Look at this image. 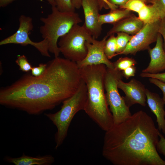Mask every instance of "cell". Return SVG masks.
Instances as JSON below:
<instances>
[{
  "label": "cell",
  "mask_w": 165,
  "mask_h": 165,
  "mask_svg": "<svg viewBox=\"0 0 165 165\" xmlns=\"http://www.w3.org/2000/svg\"><path fill=\"white\" fill-rule=\"evenodd\" d=\"M95 38L83 25L74 26L66 34L59 39L58 46L65 58L76 63L86 57V43H92Z\"/></svg>",
  "instance_id": "8992f818"
},
{
  "label": "cell",
  "mask_w": 165,
  "mask_h": 165,
  "mask_svg": "<svg viewBox=\"0 0 165 165\" xmlns=\"http://www.w3.org/2000/svg\"><path fill=\"white\" fill-rule=\"evenodd\" d=\"M4 160L15 165H51L55 161L54 157L50 155L34 157L26 155L24 153L18 157L6 156Z\"/></svg>",
  "instance_id": "2e32d148"
},
{
  "label": "cell",
  "mask_w": 165,
  "mask_h": 165,
  "mask_svg": "<svg viewBox=\"0 0 165 165\" xmlns=\"http://www.w3.org/2000/svg\"><path fill=\"white\" fill-rule=\"evenodd\" d=\"M15 62L19 66L20 70L23 72H28L31 71L32 68L24 55H18Z\"/></svg>",
  "instance_id": "cb8c5ba5"
},
{
  "label": "cell",
  "mask_w": 165,
  "mask_h": 165,
  "mask_svg": "<svg viewBox=\"0 0 165 165\" xmlns=\"http://www.w3.org/2000/svg\"><path fill=\"white\" fill-rule=\"evenodd\" d=\"M140 75L142 78H153L158 79L165 82V72L155 74L143 73L141 72Z\"/></svg>",
  "instance_id": "d4e9b609"
},
{
  "label": "cell",
  "mask_w": 165,
  "mask_h": 165,
  "mask_svg": "<svg viewBox=\"0 0 165 165\" xmlns=\"http://www.w3.org/2000/svg\"><path fill=\"white\" fill-rule=\"evenodd\" d=\"M146 101L152 112L156 118L158 129L165 133V101L157 94L150 91L146 89Z\"/></svg>",
  "instance_id": "5bb4252c"
},
{
  "label": "cell",
  "mask_w": 165,
  "mask_h": 165,
  "mask_svg": "<svg viewBox=\"0 0 165 165\" xmlns=\"http://www.w3.org/2000/svg\"><path fill=\"white\" fill-rule=\"evenodd\" d=\"M56 6L60 11L63 12H75L72 0H54Z\"/></svg>",
  "instance_id": "7402d4cb"
},
{
  "label": "cell",
  "mask_w": 165,
  "mask_h": 165,
  "mask_svg": "<svg viewBox=\"0 0 165 165\" xmlns=\"http://www.w3.org/2000/svg\"><path fill=\"white\" fill-rule=\"evenodd\" d=\"M51 13L46 17L40 18L43 23L39 28V31L43 39L48 42L49 52L55 57H59L60 53L58 41L66 34L75 25L82 22L79 14L75 12H63L56 6H51Z\"/></svg>",
  "instance_id": "277c9868"
},
{
  "label": "cell",
  "mask_w": 165,
  "mask_h": 165,
  "mask_svg": "<svg viewBox=\"0 0 165 165\" xmlns=\"http://www.w3.org/2000/svg\"><path fill=\"white\" fill-rule=\"evenodd\" d=\"M159 32L162 35L163 39V46L165 51V17L161 21Z\"/></svg>",
  "instance_id": "1f68e13d"
},
{
  "label": "cell",
  "mask_w": 165,
  "mask_h": 165,
  "mask_svg": "<svg viewBox=\"0 0 165 165\" xmlns=\"http://www.w3.org/2000/svg\"><path fill=\"white\" fill-rule=\"evenodd\" d=\"M146 4L142 0H129L121 9L138 13Z\"/></svg>",
  "instance_id": "603a6c76"
},
{
  "label": "cell",
  "mask_w": 165,
  "mask_h": 165,
  "mask_svg": "<svg viewBox=\"0 0 165 165\" xmlns=\"http://www.w3.org/2000/svg\"><path fill=\"white\" fill-rule=\"evenodd\" d=\"M87 95L86 86L82 80L77 92L62 102L63 105L59 111L55 113L44 114L57 128L54 136L55 149H57L60 147L66 138L74 116L79 111L84 110Z\"/></svg>",
  "instance_id": "5b68a950"
},
{
  "label": "cell",
  "mask_w": 165,
  "mask_h": 165,
  "mask_svg": "<svg viewBox=\"0 0 165 165\" xmlns=\"http://www.w3.org/2000/svg\"><path fill=\"white\" fill-rule=\"evenodd\" d=\"M131 14V11L127 9L117 8L111 10L108 13L100 14L99 20L102 25L105 24H113Z\"/></svg>",
  "instance_id": "ac0fdd59"
},
{
  "label": "cell",
  "mask_w": 165,
  "mask_h": 165,
  "mask_svg": "<svg viewBox=\"0 0 165 165\" xmlns=\"http://www.w3.org/2000/svg\"><path fill=\"white\" fill-rule=\"evenodd\" d=\"M136 71L135 66H131L122 71L123 75L126 79L135 76Z\"/></svg>",
  "instance_id": "f1b7e54d"
},
{
  "label": "cell",
  "mask_w": 165,
  "mask_h": 165,
  "mask_svg": "<svg viewBox=\"0 0 165 165\" xmlns=\"http://www.w3.org/2000/svg\"><path fill=\"white\" fill-rule=\"evenodd\" d=\"M47 64H40L38 67H32L31 75L35 76H38L42 74L46 70Z\"/></svg>",
  "instance_id": "484cf974"
},
{
  "label": "cell",
  "mask_w": 165,
  "mask_h": 165,
  "mask_svg": "<svg viewBox=\"0 0 165 165\" xmlns=\"http://www.w3.org/2000/svg\"><path fill=\"white\" fill-rule=\"evenodd\" d=\"M129 0H108L112 4L122 8Z\"/></svg>",
  "instance_id": "d6a6232c"
},
{
  "label": "cell",
  "mask_w": 165,
  "mask_h": 165,
  "mask_svg": "<svg viewBox=\"0 0 165 165\" xmlns=\"http://www.w3.org/2000/svg\"><path fill=\"white\" fill-rule=\"evenodd\" d=\"M147 4L148 3L152 4V0H142Z\"/></svg>",
  "instance_id": "8d00e7d4"
},
{
  "label": "cell",
  "mask_w": 165,
  "mask_h": 165,
  "mask_svg": "<svg viewBox=\"0 0 165 165\" xmlns=\"http://www.w3.org/2000/svg\"><path fill=\"white\" fill-rule=\"evenodd\" d=\"M113 63L114 68L122 71L130 66H135L137 62L132 58L125 57L119 58Z\"/></svg>",
  "instance_id": "44dd1931"
},
{
  "label": "cell",
  "mask_w": 165,
  "mask_h": 165,
  "mask_svg": "<svg viewBox=\"0 0 165 165\" xmlns=\"http://www.w3.org/2000/svg\"><path fill=\"white\" fill-rule=\"evenodd\" d=\"M19 27L13 35L2 40L0 45L9 44H20L26 46L30 45L34 47L43 56L50 57L48 50V42L45 39L39 42H34L29 37L33 28L32 19L30 16L21 15L19 19Z\"/></svg>",
  "instance_id": "ba28073f"
},
{
  "label": "cell",
  "mask_w": 165,
  "mask_h": 165,
  "mask_svg": "<svg viewBox=\"0 0 165 165\" xmlns=\"http://www.w3.org/2000/svg\"><path fill=\"white\" fill-rule=\"evenodd\" d=\"M149 80L151 83L156 86L161 90L163 94L162 98L165 101V82L153 78H149Z\"/></svg>",
  "instance_id": "4316f807"
},
{
  "label": "cell",
  "mask_w": 165,
  "mask_h": 165,
  "mask_svg": "<svg viewBox=\"0 0 165 165\" xmlns=\"http://www.w3.org/2000/svg\"><path fill=\"white\" fill-rule=\"evenodd\" d=\"M41 75L27 74L0 90V104L38 115L73 95L82 81L76 63L59 57L47 63Z\"/></svg>",
  "instance_id": "6da1fadb"
},
{
  "label": "cell",
  "mask_w": 165,
  "mask_h": 165,
  "mask_svg": "<svg viewBox=\"0 0 165 165\" xmlns=\"http://www.w3.org/2000/svg\"><path fill=\"white\" fill-rule=\"evenodd\" d=\"M164 134V137L165 138V133Z\"/></svg>",
  "instance_id": "74e56055"
},
{
  "label": "cell",
  "mask_w": 165,
  "mask_h": 165,
  "mask_svg": "<svg viewBox=\"0 0 165 165\" xmlns=\"http://www.w3.org/2000/svg\"><path fill=\"white\" fill-rule=\"evenodd\" d=\"M156 42L155 47L148 50L150 61L148 67L142 70V72L155 74L165 70V51L163 38L159 33Z\"/></svg>",
  "instance_id": "4fadbf2b"
},
{
  "label": "cell",
  "mask_w": 165,
  "mask_h": 165,
  "mask_svg": "<svg viewBox=\"0 0 165 165\" xmlns=\"http://www.w3.org/2000/svg\"><path fill=\"white\" fill-rule=\"evenodd\" d=\"M107 38L106 35L101 40L94 39L92 43H86L87 54L83 60L76 63L79 68L87 65L101 64L105 65L107 68H114L113 62L108 58L104 52Z\"/></svg>",
  "instance_id": "30bf717a"
},
{
  "label": "cell",
  "mask_w": 165,
  "mask_h": 165,
  "mask_svg": "<svg viewBox=\"0 0 165 165\" xmlns=\"http://www.w3.org/2000/svg\"><path fill=\"white\" fill-rule=\"evenodd\" d=\"M72 5L75 9H79L81 7L82 0H72Z\"/></svg>",
  "instance_id": "e575fe53"
},
{
  "label": "cell",
  "mask_w": 165,
  "mask_h": 165,
  "mask_svg": "<svg viewBox=\"0 0 165 165\" xmlns=\"http://www.w3.org/2000/svg\"><path fill=\"white\" fill-rule=\"evenodd\" d=\"M117 33L116 37L117 46L116 53L115 57L119 53L122 52L126 47L133 35L123 32Z\"/></svg>",
  "instance_id": "ffe728a7"
},
{
  "label": "cell",
  "mask_w": 165,
  "mask_h": 165,
  "mask_svg": "<svg viewBox=\"0 0 165 165\" xmlns=\"http://www.w3.org/2000/svg\"><path fill=\"white\" fill-rule=\"evenodd\" d=\"M161 20L144 24L140 31L133 35L126 48L117 55H135L138 52L148 50L150 48V45L156 41Z\"/></svg>",
  "instance_id": "9c48e42d"
},
{
  "label": "cell",
  "mask_w": 165,
  "mask_h": 165,
  "mask_svg": "<svg viewBox=\"0 0 165 165\" xmlns=\"http://www.w3.org/2000/svg\"><path fill=\"white\" fill-rule=\"evenodd\" d=\"M138 13V17L144 24L154 23L164 18L160 11L153 4H146Z\"/></svg>",
  "instance_id": "e0dca14e"
},
{
  "label": "cell",
  "mask_w": 165,
  "mask_h": 165,
  "mask_svg": "<svg viewBox=\"0 0 165 165\" xmlns=\"http://www.w3.org/2000/svg\"><path fill=\"white\" fill-rule=\"evenodd\" d=\"M152 4H154L165 17V0H152Z\"/></svg>",
  "instance_id": "f546056e"
},
{
  "label": "cell",
  "mask_w": 165,
  "mask_h": 165,
  "mask_svg": "<svg viewBox=\"0 0 165 165\" xmlns=\"http://www.w3.org/2000/svg\"><path fill=\"white\" fill-rule=\"evenodd\" d=\"M123 77L121 71L106 68L105 79V96L113 116L114 124L123 122L132 115L130 108L118 90V82Z\"/></svg>",
  "instance_id": "52a82bcc"
},
{
  "label": "cell",
  "mask_w": 165,
  "mask_h": 165,
  "mask_svg": "<svg viewBox=\"0 0 165 165\" xmlns=\"http://www.w3.org/2000/svg\"><path fill=\"white\" fill-rule=\"evenodd\" d=\"M109 36L106 41L104 47L105 53L109 60L115 57L117 49L116 37L114 34Z\"/></svg>",
  "instance_id": "d6986e66"
},
{
  "label": "cell",
  "mask_w": 165,
  "mask_h": 165,
  "mask_svg": "<svg viewBox=\"0 0 165 165\" xmlns=\"http://www.w3.org/2000/svg\"><path fill=\"white\" fill-rule=\"evenodd\" d=\"M100 5V10L103 8L106 9H110V10H114L118 8L117 6L111 4L108 0H98Z\"/></svg>",
  "instance_id": "4dcf8cb0"
},
{
  "label": "cell",
  "mask_w": 165,
  "mask_h": 165,
  "mask_svg": "<svg viewBox=\"0 0 165 165\" xmlns=\"http://www.w3.org/2000/svg\"><path fill=\"white\" fill-rule=\"evenodd\" d=\"M160 134L152 118L139 111L105 131L102 155L114 165H165L156 149Z\"/></svg>",
  "instance_id": "7a4b0ae2"
},
{
  "label": "cell",
  "mask_w": 165,
  "mask_h": 165,
  "mask_svg": "<svg viewBox=\"0 0 165 165\" xmlns=\"http://www.w3.org/2000/svg\"><path fill=\"white\" fill-rule=\"evenodd\" d=\"M16 0H0V7H5Z\"/></svg>",
  "instance_id": "836d02e7"
},
{
  "label": "cell",
  "mask_w": 165,
  "mask_h": 165,
  "mask_svg": "<svg viewBox=\"0 0 165 165\" xmlns=\"http://www.w3.org/2000/svg\"><path fill=\"white\" fill-rule=\"evenodd\" d=\"M51 6H56V4L54 0H46Z\"/></svg>",
  "instance_id": "d590c367"
},
{
  "label": "cell",
  "mask_w": 165,
  "mask_h": 165,
  "mask_svg": "<svg viewBox=\"0 0 165 165\" xmlns=\"http://www.w3.org/2000/svg\"><path fill=\"white\" fill-rule=\"evenodd\" d=\"M84 23L83 26L94 38H97L101 34L102 25L99 20L100 10L98 0H82Z\"/></svg>",
  "instance_id": "8fae6325"
},
{
  "label": "cell",
  "mask_w": 165,
  "mask_h": 165,
  "mask_svg": "<svg viewBox=\"0 0 165 165\" xmlns=\"http://www.w3.org/2000/svg\"><path fill=\"white\" fill-rule=\"evenodd\" d=\"M106 66L104 64L87 65L79 68L82 79L87 89L84 110L105 131L114 125L112 114L108 108L105 92Z\"/></svg>",
  "instance_id": "3957f363"
},
{
  "label": "cell",
  "mask_w": 165,
  "mask_h": 165,
  "mask_svg": "<svg viewBox=\"0 0 165 165\" xmlns=\"http://www.w3.org/2000/svg\"><path fill=\"white\" fill-rule=\"evenodd\" d=\"M156 149L158 152L165 156V138L160 133L159 140L156 145Z\"/></svg>",
  "instance_id": "83f0119b"
},
{
  "label": "cell",
  "mask_w": 165,
  "mask_h": 165,
  "mask_svg": "<svg viewBox=\"0 0 165 165\" xmlns=\"http://www.w3.org/2000/svg\"><path fill=\"white\" fill-rule=\"evenodd\" d=\"M118 87L124 93L125 96L123 97L128 107L136 104L145 106L146 88L140 81L133 78L128 82H125L120 79L118 82Z\"/></svg>",
  "instance_id": "7c38bea8"
},
{
  "label": "cell",
  "mask_w": 165,
  "mask_h": 165,
  "mask_svg": "<svg viewBox=\"0 0 165 165\" xmlns=\"http://www.w3.org/2000/svg\"><path fill=\"white\" fill-rule=\"evenodd\" d=\"M144 23L138 17L131 14L113 24L112 27L107 33L108 37L119 32L133 35L143 27Z\"/></svg>",
  "instance_id": "9a60e30c"
}]
</instances>
